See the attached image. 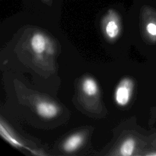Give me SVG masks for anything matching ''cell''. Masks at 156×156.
Masks as SVG:
<instances>
[{"label":"cell","instance_id":"obj_1","mask_svg":"<svg viewBox=\"0 0 156 156\" xmlns=\"http://www.w3.org/2000/svg\"><path fill=\"white\" fill-rule=\"evenodd\" d=\"M26 10L41 13H59L65 0H21Z\"/></svg>","mask_w":156,"mask_h":156},{"label":"cell","instance_id":"obj_2","mask_svg":"<svg viewBox=\"0 0 156 156\" xmlns=\"http://www.w3.org/2000/svg\"><path fill=\"white\" fill-rule=\"evenodd\" d=\"M113 5L107 7L102 17V23L106 35L110 39H115L120 32V18L118 8Z\"/></svg>","mask_w":156,"mask_h":156},{"label":"cell","instance_id":"obj_3","mask_svg":"<svg viewBox=\"0 0 156 156\" xmlns=\"http://www.w3.org/2000/svg\"><path fill=\"white\" fill-rule=\"evenodd\" d=\"M133 88L132 81L128 79H124L121 81L116 88L115 99L116 102L121 106H124L130 101Z\"/></svg>","mask_w":156,"mask_h":156},{"label":"cell","instance_id":"obj_4","mask_svg":"<svg viewBox=\"0 0 156 156\" xmlns=\"http://www.w3.org/2000/svg\"><path fill=\"white\" fill-rule=\"evenodd\" d=\"M38 114L44 118H52L58 113V108L54 104L48 102H40L37 105Z\"/></svg>","mask_w":156,"mask_h":156},{"label":"cell","instance_id":"obj_5","mask_svg":"<svg viewBox=\"0 0 156 156\" xmlns=\"http://www.w3.org/2000/svg\"><path fill=\"white\" fill-rule=\"evenodd\" d=\"M32 50L37 54L42 53L45 49L46 39L44 36L39 32L34 34L30 41Z\"/></svg>","mask_w":156,"mask_h":156},{"label":"cell","instance_id":"obj_6","mask_svg":"<svg viewBox=\"0 0 156 156\" xmlns=\"http://www.w3.org/2000/svg\"><path fill=\"white\" fill-rule=\"evenodd\" d=\"M83 137L81 135L75 134L70 136L64 143L63 148L66 152H71L76 150L82 143Z\"/></svg>","mask_w":156,"mask_h":156},{"label":"cell","instance_id":"obj_7","mask_svg":"<svg viewBox=\"0 0 156 156\" xmlns=\"http://www.w3.org/2000/svg\"><path fill=\"white\" fill-rule=\"evenodd\" d=\"M82 89L83 92L88 96H93L98 91V87L96 82L91 78H86L82 83Z\"/></svg>","mask_w":156,"mask_h":156},{"label":"cell","instance_id":"obj_8","mask_svg":"<svg viewBox=\"0 0 156 156\" xmlns=\"http://www.w3.org/2000/svg\"><path fill=\"white\" fill-rule=\"evenodd\" d=\"M135 142L132 138H128L126 140L121 144L119 149L121 155L124 156L131 155L135 149Z\"/></svg>","mask_w":156,"mask_h":156},{"label":"cell","instance_id":"obj_9","mask_svg":"<svg viewBox=\"0 0 156 156\" xmlns=\"http://www.w3.org/2000/svg\"><path fill=\"white\" fill-rule=\"evenodd\" d=\"M147 32L151 35L156 36V24L152 23H150L146 26Z\"/></svg>","mask_w":156,"mask_h":156},{"label":"cell","instance_id":"obj_10","mask_svg":"<svg viewBox=\"0 0 156 156\" xmlns=\"http://www.w3.org/2000/svg\"><path fill=\"white\" fill-rule=\"evenodd\" d=\"M74 1H82V0H74Z\"/></svg>","mask_w":156,"mask_h":156},{"label":"cell","instance_id":"obj_11","mask_svg":"<svg viewBox=\"0 0 156 156\" xmlns=\"http://www.w3.org/2000/svg\"><path fill=\"white\" fill-rule=\"evenodd\" d=\"M1 1H2V0H1Z\"/></svg>","mask_w":156,"mask_h":156}]
</instances>
